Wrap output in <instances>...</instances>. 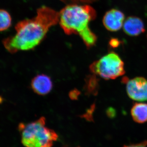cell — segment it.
<instances>
[{
  "instance_id": "obj_1",
  "label": "cell",
  "mask_w": 147,
  "mask_h": 147,
  "mask_svg": "<svg viewBox=\"0 0 147 147\" xmlns=\"http://www.w3.org/2000/svg\"><path fill=\"white\" fill-rule=\"evenodd\" d=\"M59 12L46 6L36 10L32 18L18 22L15 27V34L3 40V43L9 53L34 49L42 42L52 27L59 24Z\"/></svg>"
},
{
  "instance_id": "obj_2",
  "label": "cell",
  "mask_w": 147,
  "mask_h": 147,
  "mask_svg": "<svg viewBox=\"0 0 147 147\" xmlns=\"http://www.w3.org/2000/svg\"><path fill=\"white\" fill-rule=\"evenodd\" d=\"M59 12V24L65 34L79 36L88 49L94 46L97 36L89 27L90 22L96 17L93 7L89 4H70Z\"/></svg>"
},
{
  "instance_id": "obj_3",
  "label": "cell",
  "mask_w": 147,
  "mask_h": 147,
  "mask_svg": "<svg viewBox=\"0 0 147 147\" xmlns=\"http://www.w3.org/2000/svg\"><path fill=\"white\" fill-rule=\"evenodd\" d=\"M18 129L21 143L26 147H52L58 138L54 130L46 126L44 117L29 123H20Z\"/></svg>"
},
{
  "instance_id": "obj_4",
  "label": "cell",
  "mask_w": 147,
  "mask_h": 147,
  "mask_svg": "<svg viewBox=\"0 0 147 147\" xmlns=\"http://www.w3.org/2000/svg\"><path fill=\"white\" fill-rule=\"evenodd\" d=\"M90 69L95 75L106 80L115 79L125 73L123 62L114 52L109 53L93 63Z\"/></svg>"
},
{
  "instance_id": "obj_5",
  "label": "cell",
  "mask_w": 147,
  "mask_h": 147,
  "mask_svg": "<svg viewBox=\"0 0 147 147\" xmlns=\"http://www.w3.org/2000/svg\"><path fill=\"white\" fill-rule=\"evenodd\" d=\"M126 91L129 98L138 101L147 100V80L137 77L127 82Z\"/></svg>"
},
{
  "instance_id": "obj_6",
  "label": "cell",
  "mask_w": 147,
  "mask_h": 147,
  "mask_svg": "<svg viewBox=\"0 0 147 147\" xmlns=\"http://www.w3.org/2000/svg\"><path fill=\"white\" fill-rule=\"evenodd\" d=\"M125 17L122 11L112 9L105 13L102 18V24L105 29L109 31H118L123 26Z\"/></svg>"
},
{
  "instance_id": "obj_7",
  "label": "cell",
  "mask_w": 147,
  "mask_h": 147,
  "mask_svg": "<svg viewBox=\"0 0 147 147\" xmlns=\"http://www.w3.org/2000/svg\"><path fill=\"white\" fill-rule=\"evenodd\" d=\"M31 86L36 94L45 95L53 89V83L50 76L46 74H40L32 79Z\"/></svg>"
},
{
  "instance_id": "obj_8",
  "label": "cell",
  "mask_w": 147,
  "mask_h": 147,
  "mask_svg": "<svg viewBox=\"0 0 147 147\" xmlns=\"http://www.w3.org/2000/svg\"><path fill=\"white\" fill-rule=\"evenodd\" d=\"M123 30L125 34L130 36H137L146 31L144 24L139 17L130 16L125 20Z\"/></svg>"
},
{
  "instance_id": "obj_9",
  "label": "cell",
  "mask_w": 147,
  "mask_h": 147,
  "mask_svg": "<svg viewBox=\"0 0 147 147\" xmlns=\"http://www.w3.org/2000/svg\"><path fill=\"white\" fill-rule=\"evenodd\" d=\"M133 120L139 123L147 122V103L137 102L132 106L131 110Z\"/></svg>"
},
{
  "instance_id": "obj_10",
  "label": "cell",
  "mask_w": 147,
  "mask_h": 147,
  "mask_svg": "<svg viewBox=\"0 0 147 147\" xmlns=\"http://www.w3.org/2000/svg\"><path fill=\"white\" fill-rule=\"evenodd\" d=\"M0 30L1 32L6 30L11 26V16L10 13L5 9L0 11Z\"/></svg>"
},
{
  "instance_id": "obj_11",
  "label": "cell",
  "mask_w": 147,
  "mask_h": 147,
  "mask_svg": "<svg viewBox=\"0 0 147 147\" xmlns=\"http://www.w3.org/2000/svg\"><path fill=\"white\" fill-rule=\"evenodd\" d=\"M95 75L89 76L86 79L85 87L87 92L90 94H95L98 90V79Z\"/></svg>"
},
{
  "instance_id": "obj_12",
  "label": "cell",
  "mask_w": 147,
  "mask_h": 147,
  "mask_svg": "<svg viewBox=\"0 0 147 147\" xmlns=\"http://www.w3.org/2000/svg\"><path fill=\"white\" fill-rule=\"evenodd\" d=\"M66 5L70 4H90L94 3L98 0H59Z\"/></svg>"
},
{
  "instance_id": "obj_13",
  "label": "cell",
  "mask_w": 147,
  "mask_h": 147,
  "mask_svg": "<svg viewBox=\"0 0 147 147\" xmlns=\"http://www.w3.org/2000/svg\"><path fill=\"white\" fill-rule=\"evenodd\" d=\"M122 147H147V141H144L139 144L124 145Z\"/></svg>"
},
{
  "instance_id": "obj_14",
  "label": "cell",
  "mask_w": 147,
  "mask_h": 147,
  "mask_svg": "<svg viewBox=\"0 0 147 147\" xmlns=\"http://www.w3.org/2000/svg\"><path fill=\"white\" fill-rule=\"evenodd\" d=\"M120 44V42L118 39L117 38H113L110 40L109 42V44L111 47L113 48H116L118 47Z\"/></svg>"
},
{
  "instance_id": "obj_15",
  "label": "cell",
  "mask_w": 147,
  "mask_h": 147,
  "mask_svg": "<svg viewBox=\"0 0 147 147\" xmlns=\"http://www.w3.org/2000/svg\"><path fill=\"white\" fill-rule=\"evenodd\" d=\"M107 114H108V116L111 117L115 116V110L113 109V108H110V109H108V110L107 111Z\"/></svg>"
}]
</instances>
